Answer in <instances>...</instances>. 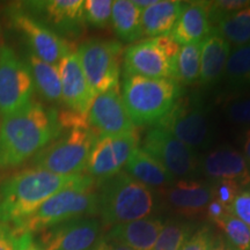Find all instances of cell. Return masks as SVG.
I'll return each instance as SVG.
<instances>
[{"label": "cell", "mask_w": 250, "mask_h": 250, "mask_svg": "<svg viewBox=\"0 0 250 250\" xmlns=\"http://www.w3.org/2000/svg\"><path fill=\"white\" fill-rule=\"evenodd\" d=\"M62 131L58 111L37 101L4 117L0 125V169L17 168L33 159Z\"/></svg>", "instance_id": "6da1fadb"}, {"label": "cell", "mask_w": 250, "mask_h": 250, "mask_svg": "<svg viewBox=\"0 0 250 250\" xmlns=\"http://www.w3.org/2000/svg\"><path fill=\"white\" fill-rule=\"evenodd\" d=\"M86 174L58 175L30 168L8 177L0 184V223L14 225L33 214L43 203Z\"/></svg>", "instance_id": "7a4b0ae2"}, {"label": "cell", "mask_w": 250, "mask_h": 250, "mask_svg": "<svg viewBox=\"0 0 250 250\" xmlns=\"http://www.w3.org/2000/svg\"><path fill=\"white\" fill-rule=\"evenodd\" d=\"M95 213H98V190H95L92 177L85 175L80 182L56 193L33 214L13 226L20 234H35L45 228Z\"/></svg>", "instance_id": "3957f363"}, {"label": "cell", "mask_w": 250, "mask_h": 250, "mask_svg": "<svg viewBox=\"0 0 250 250\" xmlns=\"http://www.w3.org/2000/svg\"><path fill=\"white\" fill-rule=\"evenodd\" d=\"M99 183L98 212L108 226L144 219L152 212L154 197L151 189L126 171Z\"/></svg>", "instance_id": "277c9868"}, {"label": "cell", "mask_w": 250, "mask_h": 250, "mask_svg": "<svg viewBox=\"0 0 250 250\" xmlns=\"http://www.w3.org/2000/svg\"><path fill=\"white\" fill-rule=\"evenodd\" d=\"M122 87V100L134 126L158 124L180 98L179 83L174 79L124 76Z\"/></svg>", "instance_id": "5b68a950"}, {"label": "cell", "mask_w": 250, "mask_h": 250, "mask_svg": "<svg viewBox=\"0 0 250 250\" xmlns=\"http://www.w3.org/2000/svg\"><path fill=\"white\" fill-rule=\"evenodd\" d=\"M98 134L89 125L65 129L33 158V168L58 175H77L86 169Z\"/></svg>", "instance_id": "8992f818"}, {"label": "cell", "mask_w": 250, "mask_h": 250, "mask_svg": "<svg viewBox=\"0 0 250 250\" xmlns=\"http://www.w3.org/2000/svg\"><path fill=\"white\" fill-rule=\"evenodd\" d=\"M78 58L94 95L118 87L123 48L114 40L93 39L77 50Z\"/></svg>", "instance_id": "52a82bcc"}, {"label": "cell", "mask_w": 250, "mask_h": 250, "mask_svg": "<svg viewBox=\"0 0 250 250\" xmlns=\"http://www.w3.org/2000/svg\"><path fill=\"white\" fill-rule=\"evenodd\" d=\"M155 126L169 131L193 151L208 148L213 140L210 115L197 96L179 98L167 116Z\"/></svg>", "instance_id": "ba28073f"}, {"label": "cell", "mask_w": 250, "mask_h": 250, "mask_svg": "<svg viewBox=\"0 0 250 250\" xmlns=\"http://www.w3.org/2000/svg\"><path fill=\"white\" fill-rule=\"evenodd\" d=\"M33 76L27 62L11 46L0 48V114L9 116L33 102Z\"/></svg>", "instance_id": "9c48e42d"}, {"label": "cell", "mask_w": 250, "mask_h": 250, "mask_svg": "<svg viewBox=\"0 0 250 250\" xmlns=\"http://www.w3.org/2000/svg\"><path fill=\"white\" fill-rule=\"evenodd\" d=\"M8 17L14 29L26 40L31 54L43 62L57 65L65 56L74 52L70 42L34 19L19 5L12 6Z\"/></svg>", "instance_id": "30bf717a"}, {"label": "cell", "mask_w": 250, "mask_h": 250, "mask_svg": "<svg viewBox=\"0 0 250 250\" xmlns=\"http://www.w3.org/2000/svg\"><path fill=\"white\" fill-rule=\"evenodd\" d=\"M143 149L175 177L189 180L198 173L201 160L196 152L175 138L169 131L153 126L144 139Z\"/></svg>", "instance_id": "8fae6325"}, {"label": "cell", "mask_w": 250, "mask_h": 250, "mask_svg": "<svg viewBox=\"0 0 250 250\" xmlns=\"http://www.w3.org/2000/svg\"><path fill=\"white\" fill-rule=\"evenodd\" d=\"M139 134L136 131L118 136L99 137L90 152L86 170L87 175L99 182L121 173L137 148Z\"/></svg>", "instance_id": "7c38bea8"}, {"label": "cell", "mask_w": 250, "mask_h": 250, "mask_svg": "<svg viewBox=\"0 0 250 250\" xmlns=\"http://www.w3.org/2000/svg\"><path fill=\"white\" fill-rule=\"evenodd\" d=\"M19 6L59 36L76 37L83 30L85 17L81 0L24 1Z\"/></svg>", "instance_id": "4fadbf2b"}, {"label": "cell", "mask_w": 250, "mask_h": 250, "mask_svg": "<svg viewBox=\"0 0 250 250\" xmlns=\"http://www.w3.org/2000/svg\"><path fill=\"white\" fill-rule=\"evenodd\" d=\"M101 224L95 218H79L35 233L34 241L43 250H89L99 240Z\"/></svg>", "instance_id": "5bb4252c"}, {"label": "cell", "mask_w": 250, "mask_h": 250, "mask_svg": "<svg viewBox=\"0 0 250 250\" xmlns=\"http://www.w3.org/2000/svg\"><path fill=\"white\" fill-rule=\"evenodd\" d=\"M87 120L98 137L118 136L136 131L124 107L118 87L99 94L94 98L87 112Z\"/></svg>", "instance_id": "9a60e30c"}, {"label": "cell", "mask_w": 250, "mask_h": 250, "mask_svg": "<svg viewBox=\"0 0 250 250\" xmlns=\"http://www.w3.org/2000/svg\"><path fill=\"white\" fill-rule=\"evenodd\" d=\"M123 61L124 76L175 80V64L156 43L155 39L133 43L125 50Z\"/></svg>", "instance_id": "2e32d148"}, {"label": "cell", "mask_w": 250, "mask_h": 250, "mask_svg": "<svg viewBox=\"0 0 250 250\" xmlns=\"http://www.w3.org/2000/svg\"><path fill=\"white\" fill-rule=\"evenodd\" d=\"M57 65L61 74L62 102L70 110L87 115L95 95L87 83L77 51L65 56Z\"/></svg>", "instance_id": "e0dca14e"}, {"label": "cell", "mask_w": 250, "mask_h": 250, "mask_svg": "<svg viewBox=\"0 0 250 250\" xmlns=\"http://www.w3.org/2000/svg\"><path fill=\"white\" fill-rule=\"evenodd\" d=\"M199 170L212 181H229L240 188L250 184V168L245 156L228 146L215 148L205 155Z\"/></svg>", "instance_id": "ac0fdd59"}, {"label": "cell", "mask_w": 250, "mask_h": 250, "mask_svg": "<svg viewBox=\"0 0 250 250\" xmlns=\"http://www.w3.org/2000/svg\"><path fill=\"white\" fill-rule=\"evenodd\" d=\"M166 202L179 214L197 217L204 213L212 201L211 184L193 180H181L164 188Z\"/></svg>", "instance_id": "d6986e66"}, {"label": "cell", "mask_w": 250, "mask_h": 250, "mask_svg": "<svg viewBox=\"0 0 250 250\" xmlns=\"http://www.w3.org/2000/svg\"><path fill=\"white\" fill-rule=\"evenodd\" d=\"M208 4L193 1L184 5L182 14L170 34L180 45L203 42L213 33L208 17Z\"/></svg>", "instance_id": "ffe728a7"}, {"label": "cell", "mask_w": 250, "mask_h": 250, "mask_svg": "<svg viewBox=\"0 0 250 250\" xmlns=\"http://www.w3.org/2000/svg\"><path fill=\"white\" fill-rule=\"evenodd\" d=\"M164 224L159 219H138L112 226L107 237L116 240L133 250H152Z\"/></svg>", "instance_id": "44dd1931"}, {"label": "cell", "mask_w": 250, "mask_h": 250, "mask_svg": "<svg viewBox=\"0 0 250 250\" xmlns=\"http://www.w3.org/2000/svg\"><path fill=\"white\" fill-rule=\"evenodd\" d=\"M230 54V44L218 34L212 33L203 41L199 81L203 85H213L224 77Z\"/></svg>", "instance_id": "7402d4cb"}, {"label": "cell", "mask_w": 250, "mask_h": 250, "mask_svg": "<svg viewBox=\"0 0 250 250\" xmlns=\"http://www.w3.org/2000/svg\"><path fill=\"white\" fill-rule=\"evenodd\" d=\"M183 2L161 0L142 11L143 36L154 37L169 35L182 14Z\"/></svg>", "instance_id": "603a6c76"}, {"label": "cell", "mask_w": 250, "mask_h": 250, "mask_svg": "<svg viewBox=\"0 0 250 250\" xmlns=\"http://www.w3.org/2000/svg\"><path fill=\"white\" fill-rule=\"evenodd\" d=\"M125 168L130 176L148 188H165L174 181L173 175L143 148L133 152Z\"/></svg>", "instance_id": "cb8c5ba5"}, {"label": "cell", "mask_w": 250, "mask_h": 250, "mask_svg": "<svg viewBox=\"0 0 250 250\" xmlns=\"http://www.w3.org/2000/svg\"><path fill=\"white\" fill-rule=\"evenodd\" d=\"M27 64L33 76L35 90L46 101L57 103L62 100V81L58 65L43 62L29 51Z\"/></svg>", "instance_id": "d4e9b609"}, {"label": "cell", "mask_w": 250, "mask_h": 250, "mask_svg": "<svg viewBox=\"0 0 250 250\" xmlns=\"http://www.w3.org/2000/svg\"><path fill=\"white\" fill-rule=\"evenodd\" d=\"M111 24L124 42H134L143 36L142 9L130 0H116L112 4Z\"/></svg>", "instance_id": "484cf974"}, {"label": "cell", "mask_w": 250, "mask_h": 250, "mask_svg": "<svg viewBox=\"0 0 250 250\" xmlns=\"http://www.w3.org/2000/svg\"><path fill=\"white\" fill-rule=\"evenodd\" d=\"M212 30L235 48L250 44V6L221 17Z\"/></svg>", "instance_id": "4316f807"}, {"label": "cell", "mask_w": 250, "mask_h": 250, "mask_svg": "<svg viewBox=\"0 0 250 250\" xmlns=\"http://www.w3.org/2000/svg\"><path fill=\"white\" fill-rule=\"evenodd\" d=\"M224 77L232 88L250 86V44L236 46L230 51Z\"/></svg>", "instance_id": "83f0119b"}, {"label": "cell", "mask_w": 250, "mask_h": 250, "mask_svg": "<svg viewBox=\"0 0 250 250\" xmlns=\"http://www.w3.org/2000/svg\"><path fill=\"white\" fill-rule=\"evenodd\" d=\"M202 44L203 42H199L181 46L175 66V80L177 83L191 85L199 80Z\"/></svg>", "instance_id": "f1b7e54d"}, {"label": "cell", "mask_w": 250, "mask_h": 250, "mask_svg": "<svg viewBox=\"0 0 250 250\" xmlns=\"http://www.w3.org/2000/svg\"><path fill=\"white\" fill-rule=\"evenodd\" d=\"M215 225L223 230L227 245L233 250H250V227L239 218L229 213Z\"/></svg>", "instance_id": "f546056e"}, {"label": "cell", "mask_w": 250, "mask_h": 250, "mask_svg": "<svg viewBox=\"0 0 250 250\" xmlns=\"http://www.w3.org/2000/svg\"><path fill=\"white\" fill-rule=\"evenodd\" d=\"M191 232L187 224L170 223L166 225L159 234L154 248L152 250H181Z\"/></svg>", "instance_id": "4dcf8cb0"}, {"label": "cell", "mask_w": 250, "mask_h": 250, "mask_svg": "<svg viewBox=\"0 0 250 250\" xmlns=\"http://www.w3.org/2000/svg\"><path fill=\"white\" fill-rule=\"evenodd\" d=\"M114 1L111 0H86L83 1L85 22L94 27L104 28L111 21V11Z\"/></svg>", "instance_id": "1f68e13d"}, {"label": "cell", "mask_w": 250, "mask_h": 250, "mask_svg": "<svg viewBox=\"0 0 250 250\" xmlns=\"http://www.w3.org/2000/svg\"><path fill=\"white\" fill-rule=\"evenodd\" d=\"M226 117L234 124L250 125V95L235 96L224 107Z\"/></svg>", "instance_id": "d6a6232c"}, {"label": "cell", "mask_w": 250, "mask_h": 250, "mask_svg": "<svg viewBox=\"0 0 250 250\" xmlns=\"http://www.w3.org/2000/svg\"><path fill=\"white\" fill-rule=\"evenodd\" d=\"M212 182H213L211 184L212 199L229 208L234 199L240 193L241 188L229 181H212Z\"/></svg>", "instance_id": "836d02e7"}, {"label": "cell", "mask_w": 250, "mask_h": 250, "mask_svg": "<svg viewBox=\"0 0 250 250\" xmlns=\"http://www.w3.org/2000/svg\"><path fill=\"white\" fill-rule=\"evenodd\" d=\"M248 6H250V1H246V0H221V1L210 2L208 4V17H210L211 26L224 15L240 11Z\"/></svg>", "instance_id": "e575fe53"}, {"label": "cell", "mask_w": 250, "mask_h": 250, "mask_svg": "<svg viewBox=\"0 0 250 250\" xmlns=\"http://www.w3.org/2000/svg\"><path fill=\"white\" fill-rule=\"evenodd\" d=\"M213 240L214 236L210 228L202 227L184 242L181 250H210Z\"/></svg>", "instance_id": "d590c367"}, {"label": "cell", "mask_w": 250, "mask_h": 250, "mask_svg": "<svg viewBox=\"0 0 250 250\" xmlns=\"http://www.w3.org/2000/svg\"><path fill=\"white\" fill-rule=\"evenodd\" d=\"M22 236L13 225L0 223V250H20Z\"/></svg>", "instance_id": "8d00e7d4"}, {"label": "cell", "mask_w": 250, "mask_h": 250, "mask_svg": "<svg viewBox=\"0 0 250 250\" xmlns=\"http://www.w3.org/2000/svg\"><path fill=\"white\" fill-rule=\"evenodd\" d=\"M229 212L250 227V192H240L230 205Z\"/></svg>", "instance_id": "74e56055"}, {"label": "cell", "mask_w": 250, "mask_h": 250, "mask_svg": "<svg viewBox=\"0 0 250 250\" xmlns=\"http://www.w3.org/2000/svg\"><path fill=\"white\" fill-rule=\"evenodd\" d=\"M229 213H230L229 208H226V206H224L223 204H220V203L217 201H213V199L208 203V205L206 206V210H205L206 217L210 219L211 221H213L214 224L220 220V219H223L225 215Z\"/></svg>", "instance_id": "f35d334b"}, {"label": "cell", "mask_w": 250, "mask_h": 250, "mask_svg": "<svg viewBox=\"0 0 250 250\" xmlns=\"http://www.w3.org/2000/svg\"><path fill=\"white\" fill-rule=\"evenodd\" d=\"M95 250H133V249H131L130 247L125 246L124 243H122L120 241H116V240L104 236L103 239L100 240Z\"/></svg>", "instance_id": "ab89813d"}, {"label": "cell", "mask_w": 250, "mask_h": 250, "mask_svg": "<svg viewBox=\"0 0 250 250\" xmlns=\"http://www.w3.org/2000/svg\"><path fill=\"white\" fill-rule=\"evenodd\" d=\"M20 250H43L41 247L36 245V242L34 241L33 234L26 233L22 236V243H21Z\"/></svg>", "instance_id": "60d3db41"}, {"label": "cell", "mask_w": 250, "mask_h": 250, "mask_svg": "<svg viewBox=\"0 0 250 250\" xmlns=\"http://www.w3.org/2000/svg\"><path fill=\"white\" fill-rule=\"evenodd\" d=\"M243 152H245V159L250 168V129L245 133L243 138Z\"/></svg>", "instance_id": "b9f144b4"}, {"label": "cell", "mask_w": 250, "mask_h": 250, "mask_svg": "<svg viewBox=\"0 0 250 250\" xmlns=\"http://www.w3.org/2000/svg\"><path fill=\"white\" fill-rule=\"evenodd\" d=\"M210 250H233L229 246L227 245V242H225L221 237H218V239L213 240V243H212V247Z\"/></svg>", "instance_id": "7bdbcfd3"}, {"label": "cell", "mask_w": 250, "mask_h": 250, "mask_svg": "<svg viewBox=\"0 0 250 250\" xmlns=\"http://www.w3.org/2000/svg\"><path fill=\"white\" fill-rule=\"evenodd\" d=\"M155 2V0H137V1H133V4L143 11V9L147 8L149 6L154 5Z\"/></svg>", "instance_id": "ee69618b"}, {"label": "cell", "mask_w": 250, "mask_h": 250, "mask_svg": "<svg viewBox=\"0 0 250 250\" xmlns=\"http://www.w3.org/2000/svg\"><path fill=\"white\" fill-rule=\"evenodd\" d=\"M94 250H95V249H94Z\"/></svg>", "instance_id": "f6af8a7d"}]
</instances>
